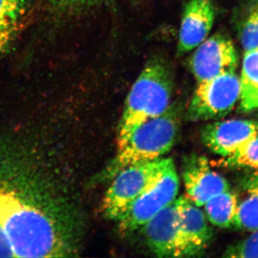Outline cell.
<instances>
[{
  "label": "cell",
  "mask_w": 258,
  "mask_h": 258,
  "mask_svg": "<svg viewBox=\"0 0 258 258\" xmlns=\"http://www.w3.org/2000/svg\"><path fill=\"white\" fill-rule=\"evenodd\" d=\"M179 178L175 164L169 159L160 175L144 190L118 221L120 229L134 232L177 198Z\"/></svg>",
  "instance_id": "cell-6"
},
{
  "label": "cell",
  "mask_w": 258,
  "mask_h": 258,
  "mask_svg": "<svg viewBox=\"0 0 258 258\" xmlns=\"http://www.w3.org/2000/svg\"><path fill=\"white\" fill-rule=\"evenodd\" d=\"M33 148L0 140V257H63L81 227L58 176Z\"/></svg>",
  "instance_id": "cell-1"
},
{
  "label": "cell",
  "mask_w": 258,
  "mask_h": 258,
  "mask_svg": "<svg viewBox=\"0 0 258 258\" xmlns=\"http://www.w3.org/2000/svg\"><path fill=\"white\" fill-rule=\"evenodd\" d=\"M245 198L238 204L234 227L241 230H258V173L244 181Z\"/></svg>",
  "instance_id": "cell-15"
},
{
  "label": "cell",
  "mask_w": 258,
  "mask_h": 258,
  "mask_svg": "<svg viewBox=\"0 0 258 258\" xmlns=\"http://www.w3.org/2000/svg\"><path fill=\"white\" fill-rule=\"evenodd\" d=\"M147 246L159 257H184L177 198L142 227Z\"/></svg>",
  "instance_id": "cell-8"
},
{
  "label": "cell",
  "mask_w": 258,
  "mask_h": 258,
  "mask_svg": "<svg viewBox=\"0 0 258 258\" xmlns=\"http://www.w3.org/2000/svg\"><path fill=\"white\" fill-rule=\"evenodd\" d=\"M196 48L190 57L189 66L198 83L226 73L235 72L238 55L233 42L225 35L215 34Z\"/></svg>",
  "instance_id": "cell-7"
},
{
  "label": "cell",
  "mask_w": 258,
  "mask_h": 258,
  "mask_svg": "<svg viewBox=\"0 0 258 258\" xmlns=\"http://www.w3.org/2000/svg\"><path fill=\"white\" fill-rule=\"evenodd\" d=\"M179 126V109L170 105L163 114L144 122L118 139L114 159L98 179L111 180L126 166L162 157L175 144Z\"/></svg>",
  "instance_id": "cell-2"
},
{
  "label": "cell",
  "mask_w": 258,
  "mask_h": 258,
  "mask_svg": "<svg viewBox=\"0 0 258 258\" xmlns=\"http://www.w3.org/2000/svg\"><path fill=\"white\" fill-rule=\"evenodd\" d=\"M215 19L212 0H190L184 5L178 40L177 54L183 55L208 38Z\"/></svg>",
  "instance_id": "cell-11"
},
{
  "label": "cell",
  "mask_w": 258,
  "mask_h": 258,
  "mask_svg": "<svg viewBox=\"0 0 258 258\" xmlns=\"http://www.w3.org/2000/svg\"><path fill=\"white\" fill-rule=\"evenodd\" d=\"M19 28L0 30V60L8 50Z\"/></svg>",
  "instance_id": "cell-21"
},
{
  "label": "cell",
  "mask_w": 258,
  "mask_h": 258,
  "mask_svg": "<svg viewBox=\"0 0 258 258\" xmlns=\"http://www.w3.org/2000/svg\"><path fill=\"white\" fill-rule=\"evenodd\" d=\"M238 199L230 189L216 195L204 205L205 213L212 225L220 228L234 227Z\"/></svg>",
  "instance_id": "cell-14"
},
{
  "label": "cell",
  "mask_w": 258,
  "mask_h": 258,
  "mask_svg": "<svg viewBox=\"0 0 258 258\" xmlns=\"http://www.w3.org/2000/svg\"><path fill=\"white\" fill-rule=\"evenodd\" d=\"M240 94V78L235 72L198 83L186 116L192 121L221 119L233 109Z\"/></svg>",
  "instance_id": "cell-5"
},
{
  "label": "cell",
  "mask_w": 258,
  "mask_h": 258,
  "mask_svg": "<svg viewBox=\"0 0 258 258\" xmlns=\"http://www.w3.org/2000/svg\"><path fill=\"white\" fill-rule=\"evenodd\" d=\"M223 164L228 167L242 168L258 173V136L235 154L225 158Z\"/></svg>",
  "instance_id": "cell-19"
},
{
  "label": "cell",
  "mask_w": 258,
  "mask_h": 258,
  "mask_svg": "<svg viewBox=\"0 0 258 258\" xmlns=\"http://www.w3.org/2000/svg\"><path fill=\"white\" fill-rule=\"evenodd\" d=\"M240 83V111H253L258 108V47L244 52Z\"/></svg>",
  "instance_id": "cell-13"
},
{
  "label": "cell",
  "mask_w": 258,
  "mask_h": 258,
  "mask_svg": "<svg viewBox=\"0 0 258 258\" xmlns=\"http://www.w3.org/2000/svg\"><path fill=\"white\" fill-rule=\"evenodd\" d=\"M170 158L141 161L126 166L112 179L103 200V214L118 222L134 202L160 175Z\"/></svg>",
  "instance_id": "cell-4"
},
{
  "label": "cell",
  "mask_w": 258,
  "mask_h": 258,
  "mask_svg": "<svg viewBox=\"0 0 258 258\" xmlns=\"http://www.w3.org/2000/svg\"><path fill=\"white\" fill-rule=\"evenodd\" d=\"M112 0H40L44 10L52 18H72Z\"/></svg>",
  "instance_id": "cell-16"
},
{
  "label": "cell",
  "mask_w": 258,
  "mask_h": 258,
  "mask_svg": "<svg viewBox=\"0 0 258 258\" xmlns=\"http://www.w3.org/2000/svg\"><path fill=\"white\" fill-rule=\"evenodd\" d=\"M173 88L172 75L166 64L157 60L149 62L125 100L118 139L144 122L163 114L170 106Z\"/></svg>",
  "instance_id": "cell-3"
},
{
  "label": "cell",
  "mask_w": 258,
  "mask_h": 258,
  "mask_svg": "<svg viewBox=\"0 0 258 258\" xmlns=\"http://www.w3.org/2000/svg\"><path fill=\"white\" fill-rule=\"evenodd\" d=\"M182 177L186 198L200 208L214 197L230 189L228 181L212 170L204 156L193 154L185 159Z\"/></svg>",
  "instance_id": "cell-9"
},
{
  "label": "cell",
  "mask_w": 258,
  "mask_h": 258,
  "mask_svg": "<svg viewBox=\"0 0 258 258\" xmlns=\"http://www.w3.org/2000/svg\"><path fill=\"white\" fill-rule=\"evenodd\" d=\"M179 227L184 257L203 253L211 242L213 230L205 212L186 196L177 198Z\"/></svg>",
  "instance_id": "cell-12"
},
{
  "label": "cell",
  "mask_w": 258,
  "mask_h": 258,
  "mask_svg": "<svg viewBox=\"0 0 258 258\" xmlns=\"http://www.w3.org/2000/svg\"><path fill=\"white\" fill-rule=\"evenodd\" d=\"M252 234L243 240L230 244L223 257L230 258L258 257V230L252 231Z\"/></svg>",
  "instance_id": "cell-20"
},
{
  "label": "cell",
  "mask_w": 258,
  "mask_h": 258,
  "mask_svg": "<svg viewBox=\"0 0 258 258\" xmlns=\"http://www.w3.org/2000/svg\"><path fill=\"white\" fill-rule=\"evenodd\" d=\"M258 136V123L231 119L209 123L202 131L203 144L217 155L230 157Z\"/></svg>",
  "instance_id": "cell-10"
},
{
  "label": "cell",
  "mask_w": 258,
  "mask_h": 258,
  "mask_svg": "<svg viewBox=\"0 0 258 258\" xmlns=\"http://www.w3.org/2000/svg\"><path fill=\"white\" fill-rule=\"evenodd\" d=\"M29 8L30 0H0V30L19 28Z\"/></svg>",
  "instance_id": "cell-18"
},
{
  "label": "cell",
  "mask_w": 258,
  "mask_h": 258,
  "mask_svg": "<svg viewBox=\"0 0 258 258\" xmlns=\"http://www.w3.org/2000/svg\"><path fill=\"white\" fill-rule=\"evenodd\" d=\"M238 35L244 51L258 47V0L249 5L241 20Z\"/></svg>",
  "instance_id": "cell-17"
}]
</instances>
